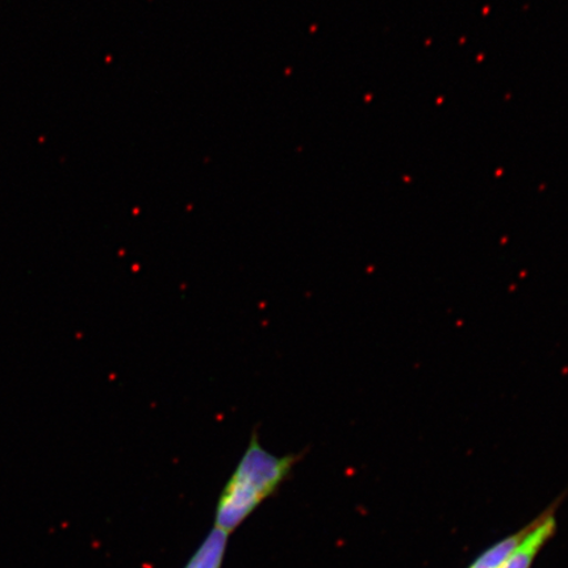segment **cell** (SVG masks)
Instances as JSON below:
<instances>
[{
    "label": "cell",
    "instance_id": "3957f363",
    "mask_svg": "<svg viewBox=\"0 0 568 568\" xmlns=\"http://www.w3.org/2000/svg\"><path fill=\"white\" fill-rule=\"evenodd\" d=\"M229 537L226 532L213 528L184 568H222Z\"/></svg>",
    "mask_w": 568,
    "mask_h": 568
},
{
    "label": "cell",
    "instance_id": "7a4b0ae2",
    "mask_svg": "<svg viewBox=\"0 0 568 568\" xmlns=\"http://www.w3.org/2000/svg\"><path fill=\"white\" fill-rule=\"evenodd\" d=\"M556 529V515H554V508H550L529 524L528 531L525 532L520 544L509 554L506 562L500 568H530L537 554L554 536Z\"/></svg>",
    "mask_w": 568,
    "mask_h": 568
},
{
    "label": "cell",
    "instance_id": "277c9868",
    "mask_svg": "<svg viewBox=\"0 0 568 568\" xmlns=\"http://www.w3.org/2000/svg\"><path fill=\"white\" fill-rule=\"evenodd\" d=\"M528 528L529 525L516 531L515 535H510L507 538L501 539V541L493 545L491 548L481 552L468 568H500V566L506 562L509 554L516 549L518 544H520L525 532L528 531Z\"/></svg>",
    "mask_w": 568,
    "mask_h": 568
},
{
    "label": "cell",
    "instance_id": "6da1fadb",
    "mask_svg": "<svg viewBox=\"0 0 568 568\" xmlns=\"http://www.w3.org/2000/svg\"><path fill=\"white\" fill-rule=\"evenodd\" d=\"M301 458V454L276 456L268 452L254 430L244 456L219 496L215 529L230 536L262 503L278 493Z\"/></svg>",
    "mask_w": 568,
    "mask_h": 568
}]
</instances>
